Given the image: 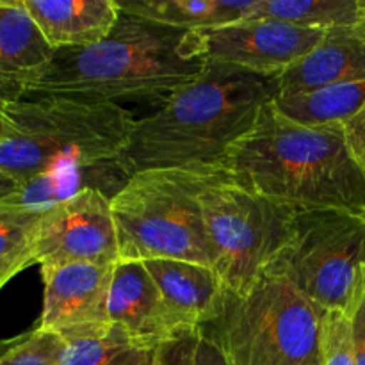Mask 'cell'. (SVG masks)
<instances>
[{
  "label": "cell",
  "instance_id": "1",
  "mask_svg": "<svg viewBox=\"0 0 365 365\" xmlns=\"http://www.w3.org/2000/svg\"><path fill=\"white\" fill-rule=\"evenodd\" d=\"M205 66L195 32L121 13L113 32L96 45L57 50L29 96L160 107Z\"/></svg>",
  "mask_w": 365,
  "mask_h": 365
},
{
  "label": "cell",
  "instance_id": "2",
  "mask_svg": "<svg viewBox=\"0 0 365 365\" xmlns=\"http://www.w3.org/2000/svg\"><path fill=\"white\" fill-rule=\"evenodd\" d=\"M225 170L266 198L296 210H344L365 217V171L344 125L305 127L267 102L223 160Z\"/></svg>",
  "mask_w": 365,
  "mask_h": 365
},
{
  "label": "cell",
  "instance_id": "3",
  "mask_svg": "<svg viewBox=\"0 0 365 365\" xmlns=\"http://www.w3.org/2000/svg\"><path fill=\"white\" fill-rule=\"evenodd\" d=\"M269 81L227 64H207L196 81L150 116L135 120L120 157L127 173L223 166L271 102Z\"/></svg>",
  "mask_w": 365,
  "mask_h": 365
},
{
  "label": "cell",
  "instance_id": "4",
  "mask_svg": "<svg viewBox=\"0 0 365 365\" xmlns=\"http://www.w3.org/2000/svg\"><path fill=\"white\" fill-rule=\"evenodd\" d=\"M2 107L11 132L0 143V170L20 185L57 168L120 159L135 125L125 107L61 96H27Z\"/></svg>",
  "mask_w": 365,
  "mask_h": 365
},
{
  "label": "cell",
  "instance_id": "5",
  "mask_svg": "<svg viewBox=\"0 0 365 365\" xmlns=\"http://www.w3.org/2000/svg\"><path fill=\"white\" fill-rule=\"evenodd\" d=\"M220 168L223 166L148 170L132 175L110 200L120 259L184 260L216 269L200 192Z\"/></svg>",
  "mask_w": 365,
  "mask_h": 365
},
{
  "label": "cell",
  "instance_id": "6",
  "mask_svg": "<svg viewBox=\"0 0 365 365\" xmlns=\"http://www.w3.org/2000/svg\"><path fill=\"white\" fill-rule=\"evenodd\" d=\"M324 310L267 267L242 294L228 292L216 321L202 328L228 365H321Z\"/></svg>",
  "mask_w": 365,
  "mask_h": 365
},
{
  "label": "cell",
  "instance_id": "7",
  "mask_svg": "<svg viewBox=\"0 0 365 365\" xmlns=\"http://www.w3.org/2000/svg\"><path fill=\"white\" fill-rule=\"evenodd\" d=\"M200 205L216 271L228 291L242 294L280 255L298 210L253 191L225 168L203 184Z\"/></svg>",
  "mask_w": 365,
  "mask_h": 365
},
{
  "label": "cell",
  "instance_id": "8",
  "mask_svg": "<svg viewBox=\"0 0 365 365\" xmlns=\"http://www.w3.org/2000/svg\"><path fill=\"white\" fill-rule=\"evenodd\" d=\"M271 269L323 310L351 312L365 285V217L298 210Z\"/></svg>",
  "mask_w": 365,
  "mask_h": 365
},
{
  "label": "cell",
  "instance_id": "9",
  "mask_svg": "<svg viewBox=\"0 0 365 365\" xmlns=\"http://www.w3.org/2000/svg\"><path fill=\"white\" fill-rule=\"evenodd\" d=\"M192 32L207 64H227L267 81L298 63L327 34L273 18H245Z\"/></svg>",
  "mask_w": 365,
  "mask_h": 365
},
{
  "label": "cell",
  "instance_id": "10",
  "mask_svg": "<svg viewBox=\"0 0 365 365\" xmlns=\"http://www.w3.org/2000/svg\"><path fill=\"white\" fill-rule=\"evenodd\" d=\"M34 260L41 269L70 264L116 266L121 259L109 196L89 189L48 207L36 239Z\"/></svg>",
  "mask_w": 365,
  "mask_h": 365
},
{
  "label": "cell",
  "instance_id": "11",
  "mask_svg": "<svg viewBox=\"0 0 365 365\" xmlns=\"http://www.w3.org/2000/svg\"><path fill=\"white\" fill-rule=\"evenodd\" d=\"M116 266L70 264L41 269L45 296L38 328L63 341L98 334L110 327L109 291Z\"/></svg>",
  "mask_w": 365,
  "mask_h": 365
},
{
  "label": "cell",
  "instance_id": "12",
  "mask_svg": "<svg viewBox=\"0 0 365 365\" xmlns=\"http://www.w3.org/2000/svg\"><path fill=\"white\" fill-rule=\"evenodd\" d=\"M109 319L148 349L175 335L185 334L175 323L145 264L135 260H121L114 267L109 291Z\"/></svg>",
  "mask_w": 365,
  "mask_h": 365
},
{
  "label": "cell",
  "instance_id": "13",
  "mask_svg": "<svg viewBox=\"0 0 365 365\" xmlns=\"http://www.w3.org/2000/svg\"><path fill=\"white\" fill-rule=\"evenodd\" d=\"M53 53L24 0H0V106L27 98Z\"/></svg>",
  "mask_w": 365,
  "mask_h": 365
},
{
  "label": "cell",
  "instance_id": "14",
  "mask_svg": "<svg viewBox=\"0 0 365 365\" xmlns=\"http://www.w3.org/2000/svg\"><path fill=\"white\" fill-rule=\"evenodd\" d=\"M143 264L182 331H198L221 316L230 291L214 267L170 259Z\"/></svg>",
  "mask_w": 365,
  "mask_h": 365
},
{
  "label": "cell",
  "instance_id": "15",
  "mask_svg": "<svg viewBox=\"0 0 365 365\" xmlns=\"http://www.w3.org/2000/svg\"><path fill=\"white\" fill-rule=\"evenodd\" d=\"M365 81V20L327 31L316 48L271 78L273 93H298Z\"/></svg>",
  "mask_w": 365,
  "mask_h": 365
},
{
  "label": "cell",
  "instance_id": "16",
  "mask_svg": "<svg viewBox=\"0 0 365 365\" xmlns=\"http://www.w3.org/2000/svg\"><path fill=\"white\" fill-rule=\"evenodd\" d=\"M53 50L86 48L113 32L121 11L116 0H24Z\"/></svg>",
  "mask_w": 365,
  "mask_h": 365
},
{
  "label": "cell",
  "instance_id": "17",
  "mask_svg": "<svg viewBox=\"0 0 365 365\" xmlns=\"http://www.w3.org/2000/svg\"><path fill=\"white\" fill-rule=\"evenodd\" d=\"M128 180L130 175L121 166L120 159L103 160L88 166H64L25 182L11 198L2 203L48 209L89 189L103 192L113 200Z\"/></svg>",
  "mask_w": 365,
  "mask_h": 365
},
{
  "label": "cell",
  "instance_id": "18",
  "mask_svg": "<svg viewBox=\"0 0 365 365\" xmlns=\"http://www.w3.org/2000/svg\"><path fill=\"white\" fill-rule=\"evenodd\" d=\"M121 13L177 31H202L245 20L257 0H116Z\"/></svg>",
  "mask_w": 365,
  "mask_h": 365
},
{
  "label": "cell",
  "instance_id": "19",
  "mask_svg": "<svg viewBox=\"0 0 365 365\" xmlns=\"http://www.w3.org/2000/svg\"><path fill=\"white\" fill-rule=\"evenodd\" d=\"M274 109L305 127L346 125L365 103V81L342 82L298 93H274Z\"/></svg>",
  "mask_w": 365,
  "mask_h": 365
},
{
  "label": "cell",
  "instance_id": "20",
  "mask_svg": "<svg viewBox=\"0 0 365 365\" xmlns=\"http://www.w3.org/2000/svg\"><path fill=\"white\" fill-rule=\"evenodd\" d=\"M248 18H273L330 31L365 20V0H257Z\"/></svg>",
  "mask_w": 365,
  "mask_h": 365
},
{
  "label": "cell",
  "instance_id": "21",
  "mask_svg": "<svg viewBox=\"0 0 365 365\" xmlns=\"http://www.w3.org/2000/svg\"><path fill=\"white\" fill-rule=\"evenodd\" d=\"M45 210L0 203V289L36 264V239Z\"/></svg>",
  "mask_w": 365,
  "mask_h": 365
},
{
  "label": "cell",
  "instance_id": "22",
  "mask_svg": "<svg viewBox=\"0 0 365 365\" xmlns=\"http://www.w3.org/2000/svg\"><path fill=\"white\" fill-rule=\"evenodd\" d=\"M64 348L61 353L59 365H106L125 353L143 348L135 342L123 328L110 324L107 330L86 337L63 341Z\"/></svg>",
  "mask_w": 365,
  "mask_h": 365
},
{
  "label": "cell",
  "instance_id": "23",
  "mask_svg": "<svg viewBox=\"0 0 365 365\" xmlns=\"http://www.w3.org/2000/svg\"><path fill=\"white\" fill-rule=\"evenodd\" d=\"M64 342L36 327L0 346V365H59Z\"/></svg>",
  "mask_w": 365,
  "mask_h": 365
},
{
  "label": "cell",
  "instance_id": "24",
  "mask_svg": "<svg viewBox=\"0 0 365 365\" xmlns=\"http://www.w3.org/2000/svg\"><path fill=\"white\" fill-rule=\"evenodd\" d=\"M321 365H356L351 317L342 310H324L319 331Z\"/></svg>",
  "mask_w": 365,
  "mask_h": 365
},
{
  "label": "cell",
  "instance_id": "25",
  "mask_svg": "<svg viewBox=\"0 0 365 365\" xmlns=\"http://www.w3.org/2000/svg\"><path fill=\"white\" fill-rule=\"evenodd\" d=\"M200 335L202 330L185 331L157 344L153 348L152 365H192Z\"/></svg>",
  "mask_w": 365,
  "mask_h": 365
},
{
  "label": "cell",
  "instance_id": "26",
  "mask_svg": "<svg viewBox=\"0 0 365 365\" xmlns=\"http://www.w3.org/2000/svg\"><path fill=\"white\" fill-rule=\"evenodd\" d=\"M353 328V344H355L356 365H365V285L349 312Z\"/></svg>",
  "mask_w": 365,
  "mask_h": 365
},
{
  "label": "cell",
  "instance_id": "27",
  "mask_svg": "<svg viewBox=\"0 0 365 365\" xmlns=\"http://www.w3.org/2000/svg\"><path fill=\"white\" fill-rule=\"evenodd\" d=\"M344 132L353 155L356 157L365 171V103L362 109L344 125Z\"/></svg>",
  "mask_w": 365,
  "mask_h": 365
},
{
  "label": "cell",
  "instance_id": "28",
  "mask_svg": "<svg viewBox=\"0 0 365 365\" xmlns=\"http://www.w3.org/2000/svg\"><path fill=\"white\" fill-rule=\"evenodd\" d=\"M192 365H228V362L225 360L220 348L214 344L212 339L202 334L200 335L198 346H196L195 362H192Z\"/></svg>",
  "mask_w": 365,
  "mask_h": 365
},
{
  "label": "cell",
  "instance_id": "29",
  "mask_svg": "<svg viewBox=\"0 0 365 365\" xmlns=\"http://www.w3.org/2000/svg\"><path fill=\"white\" fill-rule=\"evenodd\" d=\"M18 189H20V184L0 170V203L6 202L7 198H11Z\"/></svg>",
  "mask_w": 365,
  "mask_h": 365
},
{
  "label": "cell",
  "instance_id": "30",
  "mask_svg": "<svg viewBox=\"0 0 365 365\" xmlns=\"http://www.w3.org/2000/svg\"><path fill=\"white\" fill-rule=\"evenodd\" d=\"M145 351H148V349H135V351L125 353V355L118 356V359H114L113 362H109V364H106V365H132Z\"/></svg>",
  "mask_w": 365,
  "mask_h": 365
},
{
  "label": "cell",
  "instance_id": "31",
  "mask_svg": "<svg viewBox=\"0 0 365 365\" xmlns=\"http://www.w3.org/2000/svg\"><path fill=\"white\" fill-rule=\"evenodd\" d=\"M9 132H11V120L7 118L4 107L0 106V143H2L7 135H9Z\"/></svg>",
  "mask_w": 365,
  "mask_h": 365
},
{
  "label": "cell",
  "instance_id": "32",
  "mask_svg": "<svg viewBox=\"0 0 365 365\" xmlns=\"http://www.w3.org/2000/svg\"><path fill=\"white\" fill-rule=\"evenodd\" d=\"M152 359H153V349H148V351L143 353L138 360H135L132 365H152Z\"/></svg>",
  "mask_w": 365,
  "mask_h": 365
}]
</instances>
